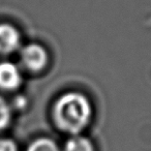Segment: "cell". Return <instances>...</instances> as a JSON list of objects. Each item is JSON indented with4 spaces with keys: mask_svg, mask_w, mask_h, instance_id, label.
<instances>
[{
    "mask_svg": "<svg viewBox=\"0 0 151 151\" xmlns=\"http://www.w3.org/2000/svg\"><path fill=\"white\" fill-rule=\"evenodd\" d=\"M23 82L22 70L12 61H0V89L5 91L16 90Z\"/></svg>",
    "mask_w": 151,
    "mask_h": 151,
    "instance_id": "cell-3",
    "label": "cell"
},
{
    "mask_svg": "<svg viewBox=\"0 0 151 151\" xmlns=\"http://www.w3.org/2000/svg\"><path fill=\"white\" fill-rule=\"evenodd\" d=\"M13 108L11 104L4 99V97L0 96V132L9 125L13 118Z\"/></svg>",
    "mask_w": 151,
    "mask_h": 151,
    "instance_id": "cell-6",
    "label": "cell"
},
{
    "mask_svg": "<svg viewBox=\"0 0 151 151\" xmlns=\"http://www.w3.org/2000/svg\"><path fill=\"white\" fill-rule=\"evenodd\" d=\"M22 36L14 25L0 23V55H9L21 49Z\"/></svg>",
    "mask_w": 151,
    "mask_h": 151,
    "instance_id": "cell-4",
    "label": "cell"
},
{
    "mask_svg": "<svg viewBox=\"0 0 151 151\" xmlns=\"http://www.w3.org/2000/svg\"><path fill=\"white\" fill-rule=\"evenodd\" d=\"M92 117V105L85 94L69 91L62 94L54 106V119L62 132L69 134H81Z\"/></svg>",
    "mask_w": 151,
    "mask_h": 151,
    "instance_id": "cell-1",
    "label": "cell"
},
{
    "mask_svg": "<svg viewBox=\"0 0 151 151\" xmlns=\"http://www.w3.org/2000/svg\"><path fill=\"white\" fill-rule=\"evenodd\" d=\"M26 151H60L59 147L53 140L48 138H40L34 140L28 146Z\"/></svg>",
    "mask_w": 151,
    "mask_h": 151,
    "instance_id": "cell-7",
    "label": "cell"
},
{
    "mask_svg": "<svg viewBox=\"0 0 151 151\" xmlns=\"http://www.w3.org/2000/svg\"><path fill=\"white\" fill-rule=\"evenodd\" d=\"M26 105H27V101H26V99L23 96V95H19V96H17L15 99H14L13 104H11L13 110L15 109V108L16 109H23Z\"/></svg>",
    "mask_w": 151,
    "mask_h": 151,
    "instance_id": "cell-9",
    "label": "cell"
},
{
    "mask_svg": "<svg viewBox=\"0 0 151 151\" xmlns=\"http://www.w3.org/2000/svg\"><path fill=\"white\" fill-rule=\"evenodd\" d=\"M64 151H94L93 144L81 134H71L64 145Z\"/></svg>",
    "mask_w": 151,
    "mask_h": 151,
    "instance_id": "cell-5",
    "label": "cell"
},
{
    "mask_svg": "<svg viewBox=\"0 0 151 151\" xmlns=\"http://www.w3.org/2000/svg\"><path fill=\"white\" fill-rule=\"evenodd\" d=\"M0 151H19L18 146L13 140L7 138L0 139Z\"/></svg>",
    "mask_w": 151,
    "mask_h": 151,
    "instance_id": "cell-8",
    "label": "cell"
},
{
    "mask_svg": "<svg viewBox=\"0 0 151 151\" xmlns=\"http://www.w3.org/2000/svg\"><path fill=\"white\" fill-rule=\"evenodd\" d=\"M20 59L22 64L30 71H40L48 64L49 55L42 45L31 42L21 47Z\"/></svg>",
    "mask_w": 151,
    "mask_h": 151,
    "instance_id": "cell-2",
    "label": "cell"
}]
</instances>
